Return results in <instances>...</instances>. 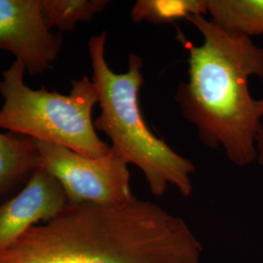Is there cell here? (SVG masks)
<instances>
[{
	"instance_id": "cell-3",
	"label": "cell",
	"mask_w": 263,
	"mask_h": 263,
	"mask_svg": "<svg viewBox=\"0 0 263 263\" xmlns=\"http://www.w3.org/2000/svg\"><path fill=\"white\" fill-rule=\"evenodd\" d=\"M107 34L92 35L88 51L93 71L92 81L99 96L100 115L94 120L96 131L103 132L129 164L141 170L151 193L162 196L174 185L184 197L192 193L191 175L195 166L156 137L145 123L139 102L144 78L142 59L132 54L128 70L114 72L105 59Z\"/></svg>"
},
{
	"instance_id": "cell-10",
	"label": "cell",
	"mask_w": 263,
	"mask_h": 263,
	"mask_svg": "<svg viewBox=\"0 0 263 263\" xmlns=\"http://www.w3.org/2000/svg\"><path fill=\"white\" fill-rule=\"evenodd\" d=\"M208 14V0H138L131 10L134 23L172 24L190 16Z\"/></svg>"
},
{
	"instance_id": "cell-9",
	"label": "cell",
	"mask_w": 263,
	"mask_h": 263,
	"mask_svg": "<svg viewBox=\"0 0 263 263\" xmlns=\"http://www.w3.org/2000/svg\"><path fill=\"white\" fill-rule=\"evenodd\" d=\"M208 12L231 33L249 38L263 34V0H208Z\"/></svg>"
},
{
	"instance_id": "cell-7",
	"label": "cell",
	"mask_w": 263,
	"mask_h": 263,
	"mask_svg": "<svg viewBox=\"0 0 263 263\" xmlns=\"http://www.w3.org/2000/svg\"><path fill=\"white\" fill-rule=\"evenodd\" d=\"M68 205L60 182L40 166L16 196L0 205V254L28 229L52 220Z\"/></svg>"
},
{
	"instance_id": "cell-8",
	"label": "cell",
	"mask_w": 263,
	"mask_h": 263,
	"mask_svg": "<svg viewBox=\"0 0 263 263\" xmlns=\"http://www.w3.org/2000/svg\"><path fill=\"white\" fill-rule=\"evenodd\" d=\"M41 166L36 141L0 133V196Z\"/></svg>"
},
{
	"instance_id": "cell-1",
	"label": "cell",
	"mask_w": 263,
	"mask_h": 263,
	"mask_svg": "<svg viewBox=\"0 0 263 263\" xmlns=\"http://www.w3.org/2000/svg\"><path fill=\"white\" fill-rule=\"evenodd\" d=\"M187 222L135 197L119 205H68L31 227L0 263H202Z\"/></svg>"
},
{
	"instance_id": "cell-11",
	"label": "cell",
	"mask_w": 263,
	"mask_h": 263,
	"mask_svg": "<svg viewBox=\"0 0 263 263\" xmlns=\"http://www.w3.org/2000/svg\"><path fill=\"white\" fill-rule=\"evenodd\" d=\"M49 29L72 31L81 22H90L109 4L108 0H40Z\"/></svg>"
},
{
	"instance_id": "cell-2",
	"label": "cell",
	"mask_w": 263,
	"mask_h": 263,
	"mask_svg": "<svg viewBox=\"0 0 263 263\" xmlns=\"http://www.w3.org/2000/svg\"><path fill=\"white\" fill-rule=\"evenodd\" d=\"M186 20L200 31L203 44L180 37L189 54L188 77L179 85L176 102L204 145L222 147L230 162L247 166L256 160L255 137L263 118V98L252 97L249 79L263 81V48L205 16Z\"/></svg>"
},
{
	"instance_id": "cell-12",
	"label": "cell",
	"mask_w": 263,
	"mask_h": 263,
	"mask_svg": "<svg viewBox=\"0 0 263 263\" xmlns=\"http://www.w3.org/2000/svg\"><path fill=\"white\" fill-rule=\"evenodd\" d=\"M255 149L256 160L263 167V118L255 137Z\"/></svg>"
},
{
	"instance_id": "cell-5",
	"label": "cell",
	"mask_w": 263,
	"mask_h": 263,
	"mask_svg": "<svg viewBox=\"0 0 263 263\" xmlns=\"http://www.w3.org/2000/svg\"><path fill=\"white\" fill-rule=\"evenodd\" d=\"M41 167L60 182L70 205H119L135 196L129 163L115 147L90 158L64 146L36 141Z\"/></svg>"
},
{
	"instance_id": "cell-4",
	"label": "cell",
	"mask_w": 263,
	"mask_h": 263,
	"mask_svg": "<svg viewBox=\"0 0 263 263\" xmlns=\"http://www.w3.org/2000/svg\"><path fill=\"white\" fill-rule=\"evenodd\" d=\"M25 71L23 64L15 61L2 73L1 129L64 146L90 158L109 152L110 146L95 129L92 112L99 96L88 76L73 80L70 94L63 95L49 92L45 87L30 89L24 80Z\"/></svg>"
},
{
	"instance_id": "cell-6",
	"label": "cell",
	"mask_w": 263,
	"mask_h": 263,
	"mask_svg": "<svg viewBox=\"0 0 263 263\" xmlns=\"http://www.w3.org/2000/svg\"><path fill=\"white\" fill-rule=\"evenodd\" d=\"M63 36L48 28L40 0H0V51L14 55L30 76L51 68Z\"/></svg>"
}]
</instances>
